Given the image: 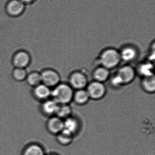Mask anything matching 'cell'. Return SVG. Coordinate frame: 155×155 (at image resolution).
<instances>
[{"label":"cell","mask_w":155,"mask_h":155,"mask_svg":"<svg viewBox=\"0 0 155 155\" xmlns=\"http://www.w3.org/2000/svg\"><path fill=\"white\" fill-rule=\"evenodd\" d=\"M68 84L73 90L86 89L88 84L87 77L82 71H76L70 75Z\"/></svg>","instance_id":"277c9868"},{"label":"cell","mask_w":155,"mask_h":155,"mask_svg":"<svg viewBox=\"0 0 155 155\" xmlns=\"http://www.w3.org/2000/svg\"><path fill=\"white\" fill-rule=\"evenodd\" d=\"M59 104L53 99L45 101L42 104V110L46 115L52 116L56 115Z\"/></svg>","instance_id":"9a60e30c"},{"label":"cell","mask_w":155,"mask_h":155,"mask_svg":"<svg viewBox=\"0 0 155 155\" xmlns=\"http://www.w3.org/2000/svg\"><path fill=\"white\" fill-rule=\"evenodd\" d=\"M121 61L129 62L134 61L137 58L138 50L132 44H126L119 50Z\"/></svg>","instance_id":"52a82bcc"},{"label":"cell","mask_w":155,"mask_h":155,"mask_svg":"<svg viewBox=\"0 0 155 155\" xmlns=\"http://www.w3.org/2000/svg\"><path fill=\"white\" fill-rule=\"evenodd\" d=\"M116 73L119 77L123 85L132 82L136 76V70L133 67L129 65H124L120 67Z\"/></svg>","instance_id":"8992f818"},{"label":"cell","mask_w":155,"mask_h":155,"mask_svg":"<svg viewBox=\"0 0 155 155\" xmlns=\"http://www.w3.org/2000/svg\"><path fill=\"white\" fill-rule=\"evenodd\" d=\"M27 82L31 87H37L41 83V73L38 72H32L28 75L26 78Z\"/></svg>","instance_id":"ffe728a7"},{"label":"cell","mask_w":155,"mask_h":155,"mask_svg":"<svg viewBox=\"0 0 155 155\" xmlns=\"http://www.w3.org/2000/svg\"><path fill=\"white\" fill-rule=\"evenodd\" d=\"M20 1L25 4L31 3L32 2L34 1V0H20Z\"/></svg>","instance_id":"cb8c5ba5"},{"label":"cell","mask_w":155,"mask_h":155,"mask_svg":"<svg viewBox=\"0 0 155 155\" xmlns=\"http://www.w3.org/2000/svg\"><path fill=\"white\" fill-rule=\"evenodd\" d=\"M72 109L69 104H59L55 116L64 120L71 116Z\"/></svg>","instance_id":"ac0fdd59"},{"label":"cell","mask_w":155,"mask_h":155,"mask_svg":"<svg viewBox=\"0 0 155 155\" xmlns=\"http://www.w3.org/2000/svg\"><path fill=\"white\" fill-rule=\"evenodd\" d=\"M31 57L29 54L24 51H18L13 57L12 62L16 68L25 69L29 65Z\"/></svg>","instance_id":"ba28073f"},{"label":"cell","mask_w":155,"mask_h":155,"mask_svg":"<svg viewBox=\"0 0 155 155\" xmlns=\"http://www.w3.org/2000/svg\"><path fill=\"white\" fill-rule=\"evenodd\" d=\"M25 8V4L20 0H11L7 4L6 9L9 15L17 17L23 13Z\"/></svg>","instance_id":"9c48e42d"},{"label":"cell","mask_w":155,"mask_h":155,"mask_svg":"<svg viewBox=\"0 0 155 155\" xmlns=\"http://www.w3.org/2000/svg\"><path fill=\"white\" fill-rule=\"evenodd\" d=\"M51 90L50 88L41 83L35 87L34 94L37 98L40 100L46 101L51 96Z\"/></svg>","instance_id":"4fadbf2b"},{"label":"cell","mask_w":155,"mask_h":155,"mask_svg":"<svg viewBox=\"0 0 155 155\" xmlns=\"http://www.w3.org/2000/svg\"><path fill=\"white\" fill-rule=\"evenodd\" d=\"M28 73L25 69L15 68L12 72V77L17 81H21L26 79Z\"/></svg>","instance_id":"7402d4cb"},{"label":"cell","mask_w":155,"mask_h":155,"mask_svg":"<svg viewBox=\"0 0 155 155\" xmlns=\"http://www.w3.org/2000/svg\"><path fill=\"white\" fill-rule=\"evenodd\" d=\"M86 89L90 99L94 100L101 99L105 97L107 92V88L104 83L94 80L88 84Z\"/></svg>","instance_id":"3957f363"},{"label":"cell","mask_w":155,"mask_h":155,"mask_svg":"<svg viewBox=\"0 0 155 155\" xmlns=\"http://www.w3.org/2000/svg\"></svg>","instance_id":"d4e9b609"},{"label":"cell","mask_w":155,"mask_h":155,"mask_svg":"<svg viewBox=\"0 0 155 155\" xmlns=\"http://www.w3.org/2000/svg\"><path fill=\"white\" fill-rule=\"evenodd\" d=\"M141 87L145 92L154 93L155 91V76L143 78L141 81Z\"/></svg>","instance_id":"2e32d148"},{"label":"cell","mask_w":155,"mask_h":155,"mask_svg":"<svg viewBox=\"0 0 155 155\" xmlns=\"http://www.w3.org/2000/svg\"><path fill=\"white\" fill-rule=\"evenodd\" d=\"M100 66L110 70L117 68L121 62L119 50L107 48L102 50L97 58Z\"/></svg>","instance_id":"6da1fadb"},{"label":"cell","mask_w":155,"mask_h":155,"mask_svg":"<svg viewBox=\"0 0 155 155\" xmlns=\"http://www.w3.org/2000/svg\"><path fill=\"white\" fill-rule=\"evenodd\" d=\"M23 155H45L43 149L37 144L28 146L24 150Z\"/></svg>","instance_id":"44dd1931"},{"label":"cell","mask_w":155,"mask_h":155,"mask_svg":"<svg viewBox=\"0 0 155 155\" xmlns=\"http://www.w3.org/2000/svg\"><path fill=\"white\" fill-rule=\"evenodd\" d=\"M41 83L49 88L53 87L60 83L61 78L59 73L56 71L48 69L41 73Z\"/></svg>","instance_id":"5b68a950"},{"label":"cell","mask_w":155,"mask_h":155,"mask_svg":"<svg viewBox=\"0 0 155 155\" xmlns=\"http://www.w3.org/2000/svg\"><path fill=\"white\" fill-rule=\"evenodd\" d=\"M64 129L68 132L75 135L78 131L80 124L78 120L75 117L70 116L63 120Z\"/></svg>","instance_id":"7c38bea8"},{"label":"cell","mask_w":155,"mask_h":155,"mask_svg":"<svg viewBox=\"0 0 155 155\" xmlns=\"http://www.w3.org/2000/svg\"><path fill=\"white\" fill-rule=\"evenodd\" d=\"M89 100L90 98L86 89L78 90L74 92L72 101L78 105H85Z\"/></svg>","instance_id":"5bb4252c"},{"label":"cell","mask_w":155,"mask_h":155,"mask_svg":"<svg viewBox=\"0 0 155 155\" xmlns=\"http://www.w3.org/2000/svg\"><path fill=\"white\" fill-rule=\"evenodd\" d=\"M74 136L73 134L63 129L57 135V140L58 142L62 146H68L73 141Z\"/></svg>","instance_id":"e0dca14e"},{"label":"cell","mask_w":155,"mask_h":155,"mask_svg":"<svg viewBox=\"0 0 155 155\" xmlns=\"http://www.w3.org/2000/svg\"><path fill=\"white\" fill-rule=\"evenodd\" d=\"M109 79H110V84L114 87H119L123 86L120 78L116 73H115L112 77L110 78Z\"/></svg>","instance_id":"603a6c76"},{"label":"cell","mask_w":155,"mask_h":155,"mask_svg":"<svg viewBox=\"0 0 155 155\" xmlns=\"http://www.w3.org/2000/svg\"><path fill=\"white\" fill-rule=\"evenodd\" d=\"M154 67L150 62H145L140 65L138 69V72L143 78L153 76Z\"/></svg>","instance_id":"d6986e66"},{"label":"cell","mask_w":155,"mask_h":155,"mask_svg":"<svg viewBox=\"0 0 155 155\" xmlns=\"http://www.w3.org/2000/svg\"><path fill=\"white\" fill-rule=\"evenodd\" d=\"M110 76V70L101 66H98L92 73L94 81L103 83L109 79Z\"/></svg>","instance_id":"8fae6325"},{"label":"cell","mask_w":155,"mask_h":155,"mask_svg":"<svg viewBox=\"0 0 155 155\" xmlns=\"http://www.w3.org/2000/svg\"><path fill=\"white\" fill-rule=\"evenodd\" d=\"M74 92L69 84L60 83L51 91V97L58 104H69L73 100Z\"/></svg>","instance_id":"7a4b0ae2"},{"label":"cell","mask_w":155,"mask_h":155,"mask_svg":"<svg viewBox=\"0 0 155 155\" xmlns=\"http://www.w3.org/2000/svg\"><path fill=\"white\" fill-rule=\"evenodd\" d=\"M47 128L51 134L58 135L64 129L63 120L56 116L51 117L48 120Z\"/></svg>","instance_id":"30bf717a"}]
</instances>
